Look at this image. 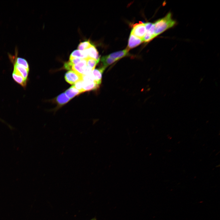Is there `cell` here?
I'll return each instance as SVG.
<instances>
[{
  "label": "cell",
  "instance_id": "6da1fadb",
  "mask_svg": "<svg viewBox=\"0 0 220 220\" xmlns=\"http://www.w3.org/2000/svg\"><path fill=\"white\" fill-rule=\"evenodd\" d=\"M153 23L155 28L154 35L156 37L174 26L176 22L172 18L171 13L169 12L164 17L158 20Z\"/></svg>",
  "mask_w": 220,
  "mask_h": 220
},
{
  "label": "cell",
  "instance_id": "7a4b0ae2",
  "mask_svg": "<svg viewBox=\"0 0 220 220\" xmlns=\"http://www.w3.org/2000/svg\"><path fill=\"white\" fill-rule=\"evenodd\" d=\"M83 89L84 92L96 90L100 85L92 79L90 75H82Z\"/></svg>",
  "mask_w": 220,
  "mask_h": 220
},
{
  "label": "cell",
  "instance_id": "3957f363",
  "mask_svg": "<svg viewBox=\"0 0 220 220\" xmlns=\"http://www.w3.org/2000/svg\"><path fill=\"white\" fill-rule=\"evenodd\" d=\"M146 32L144 24L139 22L133 25L130 34L135 36L142 39Z\"/></svg>",
  "mask_w": 220,
  "mask_h": 220
},
{
  "label": "cell",
  "instance_id": "277c9868",
  "mask_svg": "<svg viewBox=\"0 0 220 220\" xmlns=\"http://www.w3.org/2000/svg\"><path fill=\"white\" fill-rule=\"evenodd\" d=\"M64 78L66 81L71 85L75 84L78 81L82 80V75L73 70H70L65 74Z\"/></svg>",
  "mask_w": 220,
  "mask_h": 220
},
{
  "label": "cell",
  "instance_id": "5b68a950",
  "mask_svg": "<svg viewBox=\"0 0 220 220\" xmlns=\"http://www.w3.org/2000/svg\"><path fill=\"white\" fill-rule=\"evenodd\" d=\"M106 68L103 66L98 68L94 69L92 71L90 74L93 80L99 85L101 82L103 72Z\"/></svg>",
  "mask_w": 220,
  "mask_h": 220
},
{
  "label": "cell",
  "instance_id": "8992f818",
  "mask_svg": "<svg viewBox=\"0 0 220 220\" xmlns=\"http://www.w3.org/2000/svg\"><path fill=\"white\" fill-rule=\"evenodd\" d=\"M86 67V59H82L80 62L72 66L71 69L78 74L82 75Z\"/></svg>",
  "mask_w": 220,
  "mask_h": 220
},
{
  "label": "cell",
  "instance_id": "52a82bcc",
  "mask_svg": "<svg viewBox=\"0 0 220 220\" xmlns=\"http://www.w3.org/2000/svg\"><path fill=\"white\" fill-rule=\"evenodd\" d=\"M142 42V39L130 34L128 41L127 46L126 49L129 50L130 49L133 48L139 45Z\"/></svg>",
  "mask_w": 220,
  "mask_h": 220
},
{
  "label": "cell",
  "instance_id": "ba28073f",
  "mask_svg": "<svg viewBox=\"0 0 220 220\" xmlns=\"http://www.w3.org/2000/svg\"><path fill=\"white\" fill-rule=\"evenodd\" d=\"M87 52L88 57L93 59L97 61H99L100 57L97 49L93 45L87 49L86 50Z\"/></svg>",
  "mask_w": 220,
  "mask_h": 220
},
{
  "label": "cell",
  "instance_id": "9c48e42d",
  "mask_svg": "<svg viewBox=\"0 0 220 220\" xmlns=\"http://www.w3.org/2000/svg\"><path fill=\"white\" fill-rule=\"evenodd\" d=\"M77 57L81 59H87L88 58L86 50L81 51L78 50L73 51L70 55L69 58Z\"/></svg>",
  "mask_w": 220,
  "mask_h": 220
},
{
  "label": "cell",
  "instance_id": "30bf717a",
  "mask_svg": "<svg viewBox=\"0 0 220 220\" xmlns=\"http://www.w3.org/2000/svg\"><path fill=\"white\" fill-rule=\"evenodd\" d=\"M129 50L126 48L123 50L119 51L113 53L108 56L118 61L123 57L127 56L128 55Z\"/></svg>",
  "mask_w": 220,
  "mask_h": 220
},
{
  "label": "cell",
  "instance_id": "8fae6325",
  "mask_svg": "<svg viewBox=\"0 0 220 220\" xmlns=\"http://www.w3.org/2000/svg\"><path fill=\"white\" fill-rule=\"evenodd\" d=\"M12 77L16 82L24 87L26 86L27 80H25L20 75L13 71Z\"/></svg>",
  "mask_w": 220,
  "mask_h": 220
},
{
  "label": "cell",
  "instance_id": "7c38bea8",
  "mask_svg": "<svg viewBox=\"0 0 220 220\" xmlns=\"http://www.w3.org/2000/svg\"><path fill=\"white\" fill-rule=\"evenodd\" d=\"M64 93L70 99L81 94V93L73 85L66 90Z\"/></svg>",
  "mask_w": 220,
  "mask_h": 220
},
{
  "label": "cell",
  "instance_id": "4fadbf2b",
  "mask_svg": "<svg viewBox=\"0 0 220 220\" xmlns=\"http://www.w3.org/2000/svg\"><path fill=\"white\" fill-rule=\"evenodd\" d=\"M70 100L65 93H63L57 96L56 101L59 105H63L68 102Z\"/></svg>",
  "mask_w": 220,
  "mask_h": 220
},
{
  "label": "cell",
  "instance_id": "5bb4252c",
  "mask_svg": "<svg viewBox=\"0 0 220 220\" xmlns=\"http://www.w3.org/2000/svg\"><path fill=\"white\" fill-rule=\"evenodd\" d=\"M117 61L109 57L108 55L102 57L101 59V61L102 63L103 66L107 67Z\"/></svg>",
  "mask_w": 220,
  "mask_h": 220
},
{
  "label": "cell",
  "instance_id": "9a60e30c",
  "mask_svg": "<svg viewBox=\"0 0 220 220\" xmlns=\"http://www.w3.org/2000/svg\"><path fill=\"white\" fill-rule=\"evenodd\" d=\"M99 62L90 58L86 59L87 66L92 71L94 69L97 64Z\"/></svg>",
  "mask_w": 220,
  "mask_h": 220
},
{
  "label": "cell",
  "instance_id": "2e32d148",
  "mask_svg": "<svg viewBox=\"0 0 220 220\" xmlns=\"http://www.w3.org/2000/svg\"><path fill=\"white\" fill-rule=\"evenodd\" d=\"M91 45L89 41L81 42L78 46V49L81 51L85 50L89 48Z\"/></svg>",
  "mask_w": 220,
  "mask_h": 220
},
{
  "label": "cell",
  "instance_id": "e0dca14e",
  "mask_svg": "<svg viewBox=\"0 0 220 220\" xmlns=\"http://www.w3.org/2000/svg\"><path fill=\"white\" fill-rule=\"evenodd\" d=\"M81 93L84 92L83 89L82 79L77 82L73 85Z\"/></svg>",
  "mask_w": 220,
  "mask_h": 220
},
{
  "label": "cell",
  "instance_id": "ac0fdd59",
  "mask_svg": "<svg viewBox=\"0 0 220 220\" xmlns=\"http://www.w3.org/2000/svg\"><path fill=\"white\" fill-rule=\"evenodd\" d=\"M153 39L152 37L148 32L146 33L142 38L143 42H148Z\"/></svg>",
  "mask_w": 220,
  "mask_h": 220
},
{
  "label": "cell",
  "instance_id": "d6986e66",
  "mask_svg": "<svg viewBox=\"0 0 220 220\" xmlns=\"http://www.w3.org/2000/svg\"><path fill=\"white\" fill-rule=\"evenodd\" d=\"M152 23H151V22H147L145 23H144V24L145 26V28L146 31H148L150 28H151V26L152 25Z\"/></svg>",
  "mask_w": 220,
  "mask_h": 220
},
{
  "label": "cell",
  "instance_id": "ffe728a7",
  "mask_svg": "<svg viewBox=\"0 0 220 220\" xmlns=\"http://www.w3.org/2000/svg\"><path fill=\"white\" fill-rule=\"evenodd\" d=\"M90 220H97L96 218H92V219H91Z\"/></svg>",
  "mask_w": 220,
  "mask_h": 220
}]
</instances>
